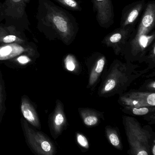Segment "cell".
Masks as SVG:
<instances>
[{
  "instance_id": "30bf717a",
  "label": "cell",
  "mask_w": 155,
  "mask_h": 155,
  "mask_svg": "<svg viewBox=\"0 0 155 155\" xmlns=\"http://www.w3.org/2000/svg\"><path fill=\"white\" fill-rule=\"evenodd\" d=\"M64 120L65 118L62 112L61 105L58 102L54 112L49 118V126L53 137H56L61 132Z\"/></svg>"
},
{
  "instance_id": "e0dca14e",
  "label": "cell",
  "mask_w": 155,
  "mask_h": 155,
  "mask_svg": "<svg viewBox=\"0 0 155 155\" xmlns=\"http://www.w3.org/2000/svg\"><path fill=\"white\" fill-rule=\"evenodd\" d=\"M77 139H78V142L82 147H88V143L87 140L83 135L78 134V136H77Z\"/></svg>"
},
{
  "instance_id": "3957f363",
  "label": "cell",
  "mask_w": 155,
  "mask_h": 155,
  "mask_svg": "<svg viewBox=\"0 0 155 155\" xmlns=\"http://www.w3.org/2000/svg\"><path fill=\"white\" fill-rule=\"evenodd\" d=\"M20 122L25 141L33 154L52 155L55 153L54 144L46 134L32 127L23 117L21 118Z\"/></svg>"
},
{
  "instance_id": "d4e9b609",
  "label": "cell",
  "mask_w": 155,
  "mask_h": 155,
  "mask_svg": "<svg viewBox=\"0 0 155 155\" xmlns=\"http://www.w3.org/2000/svg\"><path fill=\"white\" fill-rule=\"evenodd\" d=\"M155 82H153V87L155 88Z\"/></svg>"
},
{
  "instance_id": "44dd1931",
  "label": "cell",
  "mask_w": 155,
  "mask_h": 155,
  "mask_svg": "<svg viewBox=\"0 0 155 155\" xmlns=\"http://www.w3.org/2000/svg\"><path fill=\"white\" fill-rule=\"evenodd\" d=\"M155 94L154 93L150 94L147 98V101L149 105L154 106L155 105Z\"/></svg>"
},
{
  "instance_id": "8992f818",
  "label": "cell",
  "mask_w": 155,
  "mask_h": 155,
  "mask_svg": "<svg viewBox=\"0 0 155 155\" xmlns=\"http://www.w3.org/2000/svg\"><path fill=\"white\" fill-rule=\"evenodd\" d=\"M91 1L99 25L106 29L111 27L114 23L115 18L112 0H91Z\"/></svg>"
},
{
  "instance_id": "5bb4252c",
  "label": "cell",
  "mask_w": 155,
  "mask_h": 155,
  "mask_svg": "<svg viewBox=\"0 0 155 155\" xmlns=\"http://www.w3.org/2000/svg\"><path fill=\"white\" fill-rule=\"evenodd\" d=\"M97 118L95 116H88L84 119V123L87 126H93L97 124Z\"/></svg>"
},
{
  "instance_id": "603a6c76",
  "label": "cell",
  "mask_w": 155,
  "mask_h": 155,
  "mask_svg": "<svg viewBox=\"0 0 155 155\" xmlns=\"http://www.w3.org/2000/svg\"><path fill=\"white\" fill-rule=\"evenodd\" d=\"M152 152H153V155H155V146L153 147V150H152Z\"/></svg>"
},
{
  "instance_id": "ba28073f",
  "label": "cell",
  "mask_w": 155,
  "mask_h": 155,
  "mask_svg": "<svg viewBox=\"0 0 155 155\" xmlns=\"http://www.w3.org/2000/svg\"><path fill=\"white\" fill-rule=\"evenodd\" d=\"M20 108L23 118L32 127L41 130V123L37 109L27 95H24L21 97Z\"/></svg>"
},
{
  "instance_id": "ac0fdd59",
  "label": "cell",
  "mask_w": 155,
  "mask_h": 155,
  "mask_svg": "<svg viewBox=\"0 0 155 155\" xmlns=\"http://www.w3.org/2000/svg\"><path fill=\"white\" fill-rule=\"evenodd\" d=\"M149 109L146 107L140 108H134L132 110L133 114L136 115H144L148 113Z\"/></svg>"
},
{
  "instance_id": "2e32d148",
  "label": "cell",
  "mask_w": 155,
  "mask_h": 155,
  "mask_svg": "<svg viewBox=\"0 0 155 155\" xmlns=\"http://www.w3.org/2000/svg\"><path fill=\"white\" fill-rule=\"evenodd\" d=\"M65 64L67 69L70 71H73L75 69V66L70 56H68L65 60Z\"/></svg>"
},
{
  "instance_id": "7402d4cb",
  "label": "cell",
  "mask_w": 155,
  "mask_h": 155,
  "mask_svg": "<svg viewBox=\"0 0 155 155\" xmlns=\"http://www.w3.org/2000/svg\"><path fill=\"white\" fill-rule=\"evenodd\" d=\"M148 153L146 151L142 150V151H140L139 153H137L138 155H147Z\"/></svg>"
},
{
  "instance_id": "d6986e66",
  "label": "cell",
  "mask_w": 155,
  "mask_h": 155,
  "mask_svg": "<svg viewBox=\"0 0 155 155\" xmlns=\"http://www.w3.org/2000/svg\"><path fill=\"white\" fill-rule=\"evenodd\" d=\"M116 85L115 81L113 79H110L107 81V84L105 86V90L106 91H110L115 87Z\"/></svg>"
},
{
  "instance_id": "9c48e42d",
  "label": "cell",
  "mask_w": 155,
  "mask_h": 155,
  "mask_svg": "<svg viewBox=\"0 0 155 155\" xmlns=\"http://www.w3.org/2000/svg\"><path fill=\"white\" fill-rule=\"evenodd\" d=\"M26 3V0H6L3 4V14L13 18H21L25 12Z\"/></svg>"
},
{
  "instance_id": "7c38bea8",
  "label": "cell",
  "mask_w": 155,
  "mask_h": 155,
  "mask_svg": "<svg viewBox=\"0 0 155 155\" xmlns=\"http://www.w3.org/2000/svg\"><path fill=\"white\" fill-rule=\"evenodd\" d=\"M6 98L7 96L5 82L2 77L1 70L0 69V124L2 121L6 112Z\"/></svg>"
},
{
  "instance_id": "9a60e30c",
  "label": "cell",
  "mask_w": 155,
  "mask_h": 155,
  "mask_svg": "<svg viewBox=\"0 0 155 155\" xmlns=\"http://www.w3.org/2000/svg\"><path fill=\"white\" fill-rule=\"evenodd\" d=\"M105 61L104 57L100 58L99 59H98L97 62L96 69H95V71L97 73H100L102 71L104 65H105Z\"/></svg>"
},
{
  "instance_id": "7a4b0ae2",
  "label": "cell",
  "mask_w": 155,
  "mask_h": 155,
  "mask_svg": "<svg viewBox=\"0 0 155 155\" xmlns=\"http://www.w3.org/2000/svg\"><path fill=\"white\" fill-rule=\"evenodd\" d=\"M155 2L147 3L146 8L132 35L126 45L124 52L137 56L145 51L155 42Z\"/></svg>"
},
{
  "instance_id": "277c9868",
  "label": "cell",
  "mask_w": 155,
  "mask_h": 155,
  "mask_svg": "<svg viewBox=\"0 0 155 155\" xmlns=\"http://www.w3.org/2000/svg\"><path fill=\"white\" fill-rule=\"evenodd\" d=\"M135 28L136 27L133 26L120 27L106 35L101 43L113 48L117 54L124 52L126 45Z\"/></svg>"
},
{
  "instance_id": "6da1fadb",
  "label": "cell",
  "mask_w": 155,
  "mask_h": 155,
  "mask_svg": "<svg viewBox=\"0 0 155 155\" xmlns=\"http://www.w3.org/2000/svg\"><path fill=\"white\" fill-rule=\"evenodd\" d=\"M45 22L49 27L53 38H57L66 45H70L76 39L79 25L76 18L70 12L52 2H46Z\"/></svg>"
},
{
  "instance_id": "484cf974",
  "label": "cell",
  "mask_w": 155,
  "mask_h": 155,
  "mask_svg": "<svg viewBox=\"0 0 155 155\" xmlns=\"http://www.w3.org/2000/svg\"><path fill=\"white\" fill-rule=\"evenodd\" d=\"M26 2H28L29 1V0H26Z\"/></svg>"
},
{
  "instance_id": "4fadbf2b",
  "label": "cell",
  "mask_w": 155,
  "mask_h": 155,
  "mask_svg": "<svg viewBox=\"0 0 155 155\" xmlns=\"http://www.w3.org/2000/svg\"><path fill=\"white\" fill-rule=\"evenodd\" d=\"M61 6L69 10L75 12H81L82 7L77 0H54Z\"/></svg>"
},
{
  "instance_id": "52a82bcc",
  "label": "cell",
  "mask_w": 155,
  "mask_h": 155,
  "mask_svg": "<svg viewBox=\"0 0 155 155\" xmlns=\"http://www.w3.org/2000/svg\"><path fill=\"white\" fill-rule=\"evenodd\" d=\"M145 0H139L124 7L121 12L120 27H136L146 8Z\"/></svg>"
},
{
  "instance_id": "cb8c5ba5",
  "label": "cell",
  "mask_w": 155,
  "mask_h": 155,
  "mask_svg": "<svg viewBox=\"0 0 155 155\" xmlns=\"http://www.w3.org/2000/svg\"><path fill=\"white\" fill-rule=\"evenodd\" d=\"M132 103L134 105H137V104H138V102L137 101H133Z\"/></svg>"
},
{
  "instance_id": "ffe728a7",
  "label": "cell",
  "mask_w": 155,
  "mask_h": 155,
  "mask_svg": "<svg viewBox=\"0 0 155 155\" xmlns=\"http://www.w3.org/2000/svg\"><path fill=\"white\" fill-rule=\"evenodd\" d=\"M109 139L111 144L114 146H117L119 144L118 137L116 134L111 133L109 136Z\"/></svg>"
},
{
  "instance_id": "5b68a950",
  "label": "cell",
  "mask_w": 155,
  "mask_h": 155,
  "mask_svg": "<svg viewBox=\"0 0 155 155\" xmlns=\"http://www.w3.org/2000/svg\"><path fill=\"white\" fill-rule=\"evenodd\" d=\"M23 54L37 58L36 50L29 45L18 43L0 45V62H4L9 68L16 58Z\"/></svg>"
},
{
  "instance_id": "8fae6325",
  "label": "cell",
  "mask_w": 155,
  "mask_h": 155,
  "mask_svg": "<svg viewBox=\"0 0 155 155\" xmlns=\"http://www.w3.org/2000/svg\"><path fill=\"white\" fill-rule=\"evenodd\" d=\"M25 41L18 36L7 32L4 28H0V45L18 43L23 44Z\"/></svg>"
}]
</instances>
